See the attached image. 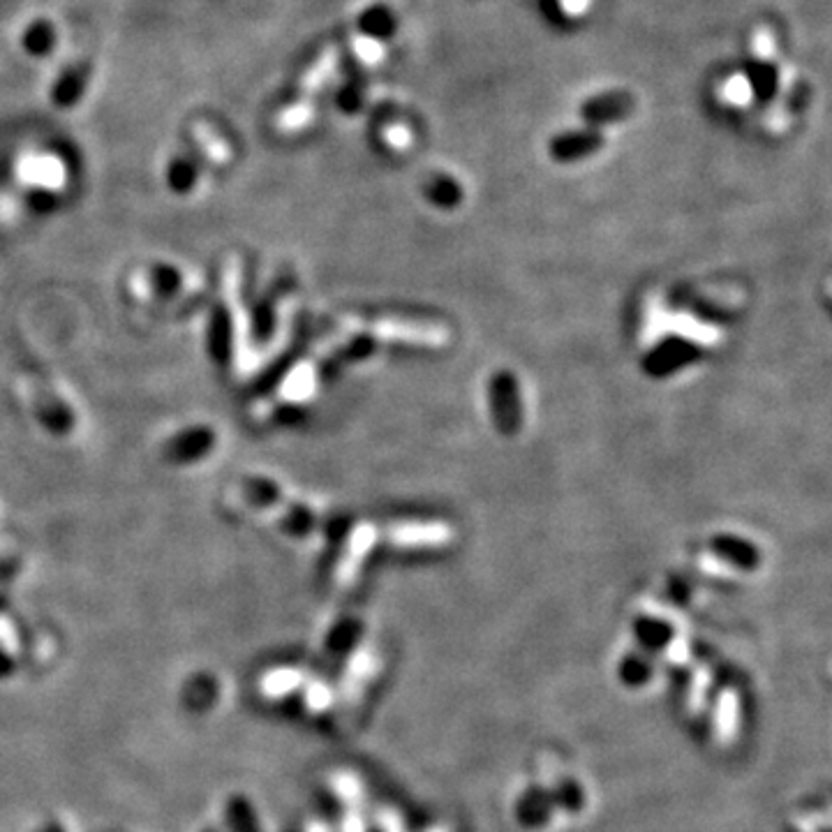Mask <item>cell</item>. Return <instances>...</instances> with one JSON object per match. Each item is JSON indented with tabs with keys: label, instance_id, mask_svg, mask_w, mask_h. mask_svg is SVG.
Instances as JSON below:
<instances>
[{
	"label": "cell",
	"instance_id": "cell-30",
	"mask_svg": "<svg viewBox=\"0 0 832 832\" xmlns=\"http://www.w3.org/2000/svg\"><path fill=\"white\" fill-rule=\"evenodd\" d=\"M426 832H449L447 828H430V830H426Z\"/></svg>",
	"mask_w": 832,
	"mask_h": 832
},
{
	"label": "cell",
	"instance_id": "cell-21",
	"mask_svg": "<svg viewBox=\"0 0 832 832\" xmlns=\"http://www.w3.org/2000/svg\"><path fill=\"white\" fill-rule=\"evenodd\" d=\"M752 51H754L756 58H761V61H768V58L775 56V51H777L775 37H772L770 31H765V28L756 31L754 37H752Z\"/></svg>",
	"mask_w": 832,
	"mask_h": 832
},
{
	"label": "cell",
	"instance_id": "cell-13",
	"mask_svg": "<svg viewBox=\"0 0 832 832\" xmlns=\"http://www.w3.org/2000/svg\"><path fill=\"white\" fill-rule=\"evenodd\" d=\"M666 349H668V354L655 352L650 356V361H645V368H650V373H657V375L673 373L675 368L687 366L689 361L696 359L692 352H687V345H668Z\"/></svg>",
	"mask_w": 832,
	"mask_h": 832
},
{
	"label": "cell",
	"instance_id": "cell-7",
	"mask_svg": "<svg viewBox=\"0 0 832 832\" xmlns=\"http://www.w3.org/2000/svg\"><path fill=\"white\" fill-rule=\"evenodd\" d=\"M306 680V673L299 671V668H273V671L264 673V678L259 680V692H262L264 698L278 701V698H287L289 694L299 692L306 685Z\"/></svg>",
	"mask_w": 832,
	"mask_h": 832
},
{
	"label": "cell",
	"instance_id": "cell-3",
	"mask_svg": "<svg viewBox=\"0 0 832 832\" xmlns=\"http://www.w3.org/2000/svg\"><path fill=\"white\" fill-rule=\"evenodd\" d=\"M520 391L516 377L502 370L490 380V412L495 426L504 435H514L520 428Z\"/></svg>",
	"mask_w": 832,
	"mask_h": 832
},
{
	"label": "cell",
	"instance_id": "cell-28",
	"mask_svg": "<svg viewBox=\"0 0 832 832\" xmlns=\"http://www.w3.org/2000/svg\"><path fill=\"white\" fill-rule=\"evenodd\" d=\"M560 5L564 12L571 14V17H578V14H583L585 10H588L590 0H560Z\"/></svg>",
	"mask_w": 832,
	"mask_h": 832
},
{
	"label": "cell",
	"instance_id": "cell-23",
	"mask_svg": "<svg viewBox=\"0 0 832 832\" xmlns=\"http://www.w3.org/2000/svg\"><path fill=\"white\" fill-rule=\"evenodd\" d=\"M384 139L386 144L396 148V151H405V148H410L412 144V132L410 128H405V125H389V128L384 130Z\"/></svg>",
	"mask_w": 832,
	"mask_h": 832
},
{
	"label": "cell",
	"instance_id": "cell-1",
	"mask_svg": "<svg viewBox=\"0 0 832 832\" xmlns=\"http://www.w3.org/2000/svg\"><path fill=\"white\" fill-rule=\"evenodd\" d=\"M356 329H366L373 336L386 340H400V343L423 345V347H444L449 343V329L433 322H405V319H380L373 324L352 322Z\"/></svg>",
	"mask_w": 832,
	"mask_h": 832
},
{
	"label": "cell",
	"instance_id": "cell-8",
	"mask_svg": "<svg viewBox=\"0 0 832 832\" xmlns=\"http://www.w3.org/2000/svg\"><path fill=\"white\" fill-rule=\"evenodd\" d=\"M373 541H375V532H373V527H368V525H363L361 530L354 534V539H352V544H349V551L345 555V560L338 569L340 583H352L354 581L356 571H359L363 557H366V553L370 551Z\"/></svg>",
	"mask_w": 832,
	"mask_h": 832
},
{
	"label": "cell",
	"instance_id": "cell-24",
	"mask_svg": "<svg viewBox=\"0 0 832 832\" xmlns=\"http://www.w3.org/2000/svg\"><path fill=\"white\" fill-rule=\"evenodd\" d=\"M81 81H84V77L77 72H72L70 77H65L56 91V100L61 104H70L72 100H77V95L81 91Z\"/></svg>",
	"mask_w": 832,
	"mask_h": 832
},
{
	"label": "cell",
	"instance_id": "cell-5",
	"mask_svg": "<svg viewBox=\"0 0 832 832\" xmlns=\"http://www.w3.org/2000/svg\"><path fill=\"white\" fill-rule=\"evenodd\" d=\"M740 719H742V703L740 696L735 689H724L715 698V705H712V733H715V740L719 745L726 747L738 738L740 731Z\"/></svg>",
	"mask_w": 832,
	"mask_h": 832
},
{
	"label": "cell",
	"instance_id": "cell-19",
	"mask_svg": "<svg viewBox=\"0 0 832 832\" xmlns=\"http://www.w3.org/2000/svg\"><path fill=\"white\" fill-rule=\"evenodd\" d=\"M195 137H197L199 144H202L206 148V153L211 155L213 160L222 162V160L229 158L227 144L218 135H215V132L211 128H208V125H202V123L195 125Z\"/></svg>",
	"mask_w": 832,
	"mask_h": 832
},
{
	"label": "cell",
	"instance_id": "cell-10",
	"mask_svg": "<svg viewBox=\"0 0 832 832\" xmlns=\"http://www.w3.org/2000/svg\"><path fill=\"white\" fill-rule=\"evenodd\" d=\"M601 137L588 132V135H564L553 141V158L557 160H578L583 155L597 151Z\"/></svg>",
	"mask_w": 832,
	"mask_h": 832
},
{
	"label": "cell",
	"instance_id": "cell-11",
	"mask_svg": "<svg viewBox=\"0 0 832 832\" xmlns=\"http://www.w3.org/2000/svg\"><path fill=\"white\" fill-rule=\"evenodd\" d=\"M331 791L343 802V807H363V800H366L363 782L349 770H340L331 777Z\"/></svg>",
	"mask_w": 832,
	"mask_h": 832
},
{
	"label": "cell",
	"instance_id": "cell-17",
	"mask_svg": "<svg viewBox=\"0 0 832 832\" xmlns=\"http://www.w3.org/2000/svg\"><path fill=\"white\" fill-rule=\"evenodd\" d=\"M312 114H315V107H312L308 100L296 102L292 104V107H287L285 111H282L278 118V128L285 132L301 130L303 125H308L312 121Z\"/></svg>",
	"mask_w": 832,
	"mask_h": 832
},
{
	"label": "cell",
	"instance_id": "cell-26",
	"mask_svg": "<svg viewBox=\"0 0 832 832\" xmlns=\"http://www.w3.org/2000/svg\"><path fill=\"white\" fill-rule=\"evenodd\" d=\"M0 650L7 655H17L19 652V638L14 634V627L5 618H0Z\"/></svg>",
	"mask_w": 832,
	"mask_h": 832
},
{
	"label": "cell",
	"instance_id": "cell-27",
	"mask_svg": "<svg viewBox=\"0 0 832 832\" xmlns=\"http://www.w3.org/2000/svg\"><path fill=\"white\" fill-rule=\"evenodd\" d=\"M28 47L33 51H44L47 49V44L51 42V33H49V26L47 24H37L33 26V31L28 33Z\"/></svg>",
	"mask_w": 832,
	"mask_h": 832
},
{
	"label": "cell",
	"instance_id": "cell-20",
	"mask_svg": "<svg viewBox=\"0 0 832 832\" xmlns=\"http://www.w3.org/2000/svg\"><path fill=\"white\" fill-rule=\"evenodd\" d=\"M352 47H354V54L359 56V61H363L366 65H377L384 56V44L380 40H375V37H368V35L356 37Z\"/></svg>",
	"mask_w": 832,
	"mask_h": 832
},
{
	"label": "cell",
	"instance_id": "cell-29",
	"mask_svg": "<svg viewBox=\"0 0 832 832\" xmlns=\"http://www.w3.org/2000/svg\"><path fill=\"white\" fill-rule=\"evenodd\" d=\"M306 832H331V830H329V826H326V823H322V821H310V823H308V828H306Z\"/></svg>",
	"mask_w": 832,
	"mask_h": 832
},
{
	"label": "cell",
	"instance_id": "cell-15",
	"mask_svg": "<svg viewBox=\"0 0 832 832\" xmlns=\"http://www.w3.org/2000/svg\"><path fill=\"white\" fill-rule=\"evenodd\" d=\"M710 685H712V675L705 666H698L696 671L692 673V680H689V689H687V708L692 715H698V712H703L705 703H708V694H710Z\"/></svg>",
	"mask_w": 832,
	"mask_h": 832
},
{
	"label": "cell",
	"instance_id": "cell-9",
	"mask_svg": "<svg viewBox=\"0 0 832 832\" xmlns=\"http://www.w3.org/2000/svg\"><path fill=\"white\" fill-rule=\"evenodd\" d=\"M666 324L673 326L675 333H680L682 338L689 340V343H698V345H715L719 343V329L715 326H710L708 322H703V319L692 317V315H675L668 319Z\"/></svg>",
	"mask_w": 832,
	"mask_h": 832
},
{
	"label": "cell",
	"instance_id": "cell-18",
	"mask_svg": "<svg viewBox=\"0 0 832 832\" xmlns=\"http://www.w3.org/2000/svg\"><path fill=\"white\" fill-rule=\"evenodd\" d=\"M692 643H689V638L685 634H673L668 638V643L664 645V657L668 664L673 666H687L689 661H692Z\"/></svg>",
	"mask_w": 832,
	"mask_h": 832
},
{
	"label": "cell",
	"instance_id": "cell-12",
	"mask_svg": "<svg viewBox=\"0 0 832 832\" xmlns=\"http://www.w3.org/2000/svg\"><path fill=\"white\" fill-rule=\"evenodd\" d=\"M336 63H338V51L336 49H326L324 54L317 58V63L306 72V77L301 79V93L306 95V98L312 93H317L319 88H322L324 81L329 79V74H333Z\"/></svg>",
	"mask_w": 832,
	"mask_h": 832
},
{
	"label": "cell",
	"instance_id": "cell-4",
	"mask_svg": "<svg viewBox=\"0 0 832 832\" xmlns=\"http://www.w3.org/2000/svg\"><path fill=\"white\" fill-rule=\"evenodd\" d=\"M386 539L407 548L444 546L453 539V530L447 523H400L386 530Z\"/></svg>",
	"mask_w": 832,
	"mask_h": 832
},
{
	"label": "cell",
	"instance_id": "cell-16",
	"mask_svg": "<svg viewBox=\"0 0 832 832\" xmlns=\"http://www.w3.org/2000/svg\"><path fill=\"white\" fill-rule=\"evenodd\" d=\"M719 98L726 104H731V107H745V104L752 102V84L742 74H735V77H728L722 88H719Z\"/></svg>",
	"mask_w": 832,
	"mask_h": 832
},
{
	"label": "cell",
	"instance_id": "cell-2",
	"mask_svg": "<svg viewBox=\"0 0 832 832\" xmlns=\"http://www.w3.org/2000/svg\"><path fill=\"white\" fill-rule=\"evenodd\" d=\"M380 666H382V659L380 655H377V650L373 648V645H368V643L359 645L347 661L336 696L343 698V703L347 705H356V701H359L363 692H366L370 682H373L377 671H380Z\"/></svg>",
	"mask_w": 832,
	"mask_h": 832
},
{
	"label": "cell",
	"instance_id": "cell-14",
	"mask_svg": "<svg viewBox=\"0 0 832 832\" xmlns=\"http://www.w3.org/2000/svg\"><path fill=\"white\" fill-rule=\"evenodd\" d=\"M303 689V703H306V708L310 712H319L329 710L333 701H336V689H333L326 680H306V685L301 687Z\"/></svg>",
	"mask_w": 832,
	"mask_h": 832
},
{
	"label": "cell",
	"instance_id": "cell-6",
	"mask_svg": "<svg viewBox=\"0 0 832 832\" xmlns=\"http://www.w3.org/2000/svg\"><path fill=\"white\" fill-rule=\"evenodd\" d=\"M712 546H715V553L712 555L735 571L738 569L752 571L759 567V562H761V557H759L761 553L756 551L749 541L733 537V534H717L715 541H712Z\"/></svg>",
	"mask_w": 832,
	"mask_h": 832
},
{
	"label": "cell",
	"instance_id": "cell-22",
	"mask_svg": "<svg viewBox=\"0 0 832 832\" xmlns=\"http://www.w3.org/2000/svg\"><path fill=\"white\" fill-rule=\"evenodd\" d=\"M340 832H368V819L363 814V807H345Z\"/></svg>",
	"mask_w": 832,
	"mask_h": 832
},
{
	"label": "cell",
	"instance_id": "cell-25",
	"mask_svg": "<svg viewBox=\"0 0 832 832\" xmlns=\"http://www.w3.org/2000/svg\"><path fill=\"white\" fill-rule=\"evenodd\" d=\"M377 823H380L382 832H407L403 816H400L396 809L382 807L380 812H377Z\"/></svg>",
	"mask_w": 832,
	"mask_h": 832
}]
</instances>
